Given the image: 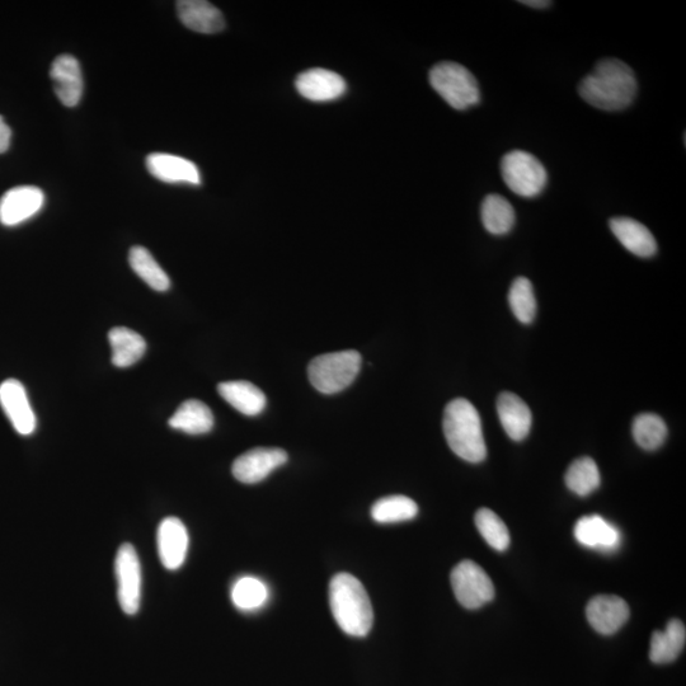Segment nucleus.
Returning a JSON list of instances; mask_svg holds the SVG:
<instances>
[{"label": "nucleus", "instance_id": "nucleus-1", "mask_svg": "<svg viewBox=\"0 0 686 686\" xmlns=\"http://www.w3.org/2000/svg\"><path fill=\"white\" fill-rule=\"evenodd\" d=\"M636 75L619 59H604L596 64L579 86L582 100L603 111H620L632 105L637 96Z\"/></svg>", "mask_w": 686, "mask_h": 686}, {"label": "nucleus", "instance_id": "nucleus-2", "mask_svg": "<svg viewBox=\"0 0 686 686\" xmlns=\"http://www.w3.org/2000/svg\"><path fill=\"white\" fill-rule=\"evenodd\" d=\"M330 605L341 631L365 637L373 627L374 612L365 587L350 573H338L330 584Z\"/></svg>", "mask_w": 686, "mask_h": 686}, {"label": "nucleus", "instance_id": "nucleus-3", "mask_svg": "<svg viewBox=\"0 0 686 686\" xmlns=\"http://www.w3.org/2000/svg\"><path fill=\"white\" fill-rule=\"evenodd\" d=\"M444 435L450 449L469 463H481L487 457L482 422L476 407L467 399L451 401L444 412Z\"/></svg>", "mask_w": 686, "mask_h": 686}, {"label": "nucleus", "instance_id": "nucleus-4", "mask_svg": "<svg viewBox=\"0 0 686 686\" xmlns=\"http://www.w3.org/2000/svg\"><path fill=\"white\" fill-rule=\"evenodd\" d=\"M361 355L355 350L330 352L310 361V384L323 394H336L350 387L360 373Z\"/></svg>", "mask_w": 686, "mask_h": 686}, {"label": "nucleus", "instance_id": "nucleus-5", "mask_svg": "<svg viewBox=\"0 0 686 686\" xmlns=\"http://www.w3.org/2000/svg\"><path fill=\"white\" fill-rule=\"evenodd\" d=\"M431 87L455 110H468L481 101L476 77L463 65L445 61L430 72Z\"/></svg>", "mask_w": 686, "mask_h": 686}, {"label": "nucleus", "instance_id": "nucleus-6", "mask_svg": "<svg viewBox=\"0 0 686 686\" xmlns=\"http://www.w3.org/2000/svg\"><path fill=\"white\" fill-rule=\"evenodd\" d=\"M502 178L514 194L533 199L545 189L547 169L538 158L524 150H512L501 161Z\"/></svg>", "mask_w": 686, "mask_h": 686}, {"label": "nucleus", "instance_id": "nucleus-7", "mask_svg": "<svg viewBox=\"0 0 686 686\" xmlns=\"http://www.w3.org/2000/svg\"><path fill=\"white\" fill-rule=\"evenodd\" d=\"M455 598L467 609H479L495 598V586L485 570L473 561L460 562L450 576Z\"/></svg>", "mask_w": 686, "mask_h": 686}, {"label": "nucleus", "instance_id": "nucleus-8", "mask_svg": "<svg viewBox=\"0 0 686 686\" xmlns=\"http://www.w3.org/2000/svg\"><path fill=\"white\" fill-rule=\"evenodd\" d=\"M115 571L121 609L126 614L134 615L139 612L142 599V566L133 545H121L116 556Z\"/></svg>", "mask_w": 686, "mask_h": 686}, {"label": "nucleus", "instance_id": "nucleus-9", "mask_svg": "<svg viewBox=\"0 0 686 686\" xmlns=\"http://www.w3.org/2000/svg\"><path fill=\"white\" fill-rule=\"evenodd\" d=\"M288 453L279 448H256L247 451L233 463V476L246 485H255L288 462Z\"/></svg>", "mask_w": 686, "mask_h": 686}, {"label": "nucleus", "instance_id": "nucleus-10", "mask_svg": "<svg viewBox=\"0 0 686 686\" xmlns=\"http://www.w3.org/2000/svg\"><path fill=\"white\" fill-rule=\"evenodd\" d=\"M45 204V194L39 187H13L0 199V223L16 227L35 216Z\"/></svg>", "mask_w": 686, "mask_h": 686}, {"label": "nucleus", "instance_id": "nucleus-11", "mask_svg": "<svg viewBox=\"0 0 686 686\" xmlns=\"http://www.w3.org/2000/svg\"><path fill=\"white\" fill-rule=\"evenodd\" d=\"M0 406L18 434L28 436L36 430L35 412L21 382L8 379L0 385Z\"/></svg>", "mask_w": 686, "mask_h": 686}, {"label": "nucleus", "instance_id": "nucleus-12", "mask_svg": "<svg viewBox=\"0 0 686 686\" xmlns=\"http://www.w3.org/2000/svg\"><path fill=\"white\" fill-rule=\"evenodd\" d=\"M631 610L622 598L614 595L595 596L586 608V617L596 632L610 636L628 622Z\"/></svg>", "mask_w": 686, "mask_h": 686}, {"label": "nucleus", "instance_id": "nucleus-13", "mask_svg": "<svg viewBox=\"0 0 686 686\" xmlns=\"http://www.w3.org/2000/svg\"><path fill=\"white\" fill-rule=\"evenodd\" d=\"M158 553L163 566L175 571L186 561L190 538L185 524L180 519L166 518L158 528Z\"/></svg>", "mask_w": 686, "mask_h": 686}, {"label": "nucleus", "instance_id": "nucleus-14", "mask_svg": "<svg viewBox=\"0 0 686 686\" xmlns=\"http://www.w3.org/2000/svg\"><path fill=\"white\" fill-rule=\"evenodd\" d=\"M56 96L67 107H75L82 100L84 82L81 64L72 55H60L50 69Z\"/></svg>", "mask_w": 686, "mask_h": 686}, {"label": "nucleus", "instance_id": "nucleus-15", "mask_svg": "<svg viewBox=\"0 0 686 686\" xmlns=\"http://www.w3.org/2000/svg\"><path fill=\"white\" fill-rule=\"evenodd\" d=\"M295 86L300 95L313 102L337 100L346 92V82L340 74L321 68L300 74Z\"/></svg>", "mask_w": 686, "mask_h": 686}, {"label": "nucleus", "instance_id": "nucleus-16", "mask_svg": "<svg viewBox=\"0 0 686 686\" xmlns=\"http://www.w3.org/2000/svg\"><path fill=\"white\" fill-rule=\"evenodd\" d=\"M573 534L577 542L586 548L601 552H614L622 543V534L613 524L599 515L584 516L575 525Z\"/></svg>", "mask_w": 686, "mask_h": 686}, {"label": "nucleus", "instance_id": "nucleus-17", "mask_svg": "<svg viewBox=\"0 0 686 686\" xmlns=\"http://www.w3.org/2000/svg\"><path fill=\"white\" fill-rule=\"evenodd\" d=\"M147 168L150 175L162 182L201 185V175L196 164L178 155L150 154L147 157Z\"/></svg>", "mask_w": 686, "mask_h": 686}, {"label": "nucleus", "instance_id": "nucleus-18", "mask_svg": "<svg viewBox=\"0 0 686 686\" xmlns=\"http://www.w3.org/2000/svg\"><path fill=\"white\" fill-rule=\"evenodd\" d=\"M176 6L181 22L192 31L213 35L225 28L222 12L205 0H181Z\"/></svg>", "mask_w": 686, "mask_h": 686}, {"label": "nucleus", "instance_id": "nucleus-19", "mask_svg": "<svg viewBox=\"0 0 686 686\" xmlns=\"http://www.w3.org/2000/svg\"><path fill=\"white\" fill-rule=\"evenodd\" d=\"M497 412L502 427L515 441H521L532 429V411L526 403L514 393L504 392L497 399Z\"/></svg>", "mask_w": 686, "mask_h": 686}, {"label": "nucleus", "instance_id": "nucleus-20", "mask_svg": "<svg viewBox=\"0 0 686 686\" xmlns=\"http://www.w3.org/2000/svg\"><path fill=\"white\" fill-rule=\"evenodd\" d=\"M610 229L618 241L638 257L648 258L657 252V243L650 229L632 218H613Z\"/></svg>", "mask_w": 686, "mask_h": 686}, {"label": "nucleus", "instance_id": "nucleus-21", "mask_svg": "<svg viewBox=\"0 0 686 686\" xmlns=\"http://www.w3.org/2000/svg\"><path fill=\"white\" fill-rule=\"evenodd\" d=\"M218 392L225 402L246 416L260 415L267 404L265 393L246 380L220 383Z\"/></svg>", "mask_w": 686, "mask_h": 686}, {"label": "nucleus", "instance_id": "nucleus-22", "mask_svg": "<svg viewBox=\"0 0 686 686\" xmlns=\"http://www.w3.org/2000/svg\"><path fill=\"white\" fill-rule=\"evenodd\" d=\"M686 642V629L683 622L671 619L665 631L653 632L650 659L655 664L664 665L675 661L683 652Z\"/></svg>", "mask_w": 686, "mask_h": 686}, {"label": "nucleus", "instance_id": "nucleus-23", "mask_svg": "<svg viewBox=\"0 0 686 686\" xmlns=\"http://www.w3.org/2000/svg\"><path fill=\"white\" fill-rule=\"evenodd\" d=\"M112 350V364L125 369L138 363L147 351V342L139 333L126 327L112 328L108 333Z\"/></svg>", "mask_w": 686, "mask_h": 686}, {"label": "nucleus", "instance_id": "nucleus-24", "mask_svg": "<svg viewBox=\"0 0 686 686\" xmlns=\"http://www.w3.org/2000/svg\"><path fill=\"white\" fill-rule=\"evenodd\" d=\"M168 424L189 435H204L213 430L214 416L204 402L189 399L178 407Z\"/></svg>", "mask_w": 686, "mask_h": 686}, {"label": "nucleus", "instance_id": "nucleus-25", "mask_svg": "<svg viewBox=\"0 0 686 686\" xmlns=\"http://www.w3.org/2000/svg\"><path fill=\"white\" fill-rule=\"evenodd\" d=\"M482 223L493 236H505L515 224V211L504 196L488 195L482 204Z\"/></svg>", "mask_w": 686, "mask_h": 686}, {"label": "nucleus", "instance_id": "nucleus-26", "mask_svg": "<svg viewBox=\"0 0 686 686\" xmlns=\"http://www.w3.org/2000/svg\"><path fill=\"white\" fill-rule=\"evenodd\" d=\"M129 262L135 274L155 291H167L171 280L147 248L136 246L130 249Z\"/></svg>", "mask_w": 686, "mask_h": 686}, {"label": "nucleus", "instance_id": "nucleus-27", "mask_svg": "<svg viewBox=\"0 0 686 686\" xmlns=\"http://www.w3.org/2000/svg\"><path fill=\"white\" fill-rule=\"evenodd\" d=\"M418 506L407 496H388L380 498L371 507V518L379 524H396L415 519Z\"/></svg>", "mask_w": 686, "mask_h": 686}, {"label": "nucleus", "instance_id": "nucleus-28", "mask_svg": "<svg viewBox=\"0 0 686 686\" xmlns=\"http://www.w3.org/2000/svg\"><path fill=\"white\" fill-rule=\"evenodd\" d=\"M565 479L567 487L582 497L598 490L601 482L598 465L591 458L575 460L568 468Z\"/></svg>", "mask_w": 686, "mask_h": 686}, {"label": "nucleus", "instance_id": "nucleus-29", "mask_svg": "<svg viewBox=\"0 0 686 686\" xmlns=\"http://www.w3.org/2000/svg\"><path fill=\"white\" fill-rule=\"evenodd\" d=\"M267 600H269V590H267L265 582L256 579V577H242L233 585V604L243 612H253V610L260 609Z\"/></svg>", "mask_w": 686, "mask_h": 686}, {"label": "nucleus", "instance_id": "nucleus-30", "mask_svg": "<svg viewBox=\"0 0 686 686\" xmlns=\"http://www.w3.org/2000/svg\"><path fill=\"white\" fill-rule=\"evenodd\" d=\"M633 438L642 449H659L667 438L664 420L653 413H642L633 422Z\"/></svg>", "mask_w": 686, "mask_h": 686}, {"label": "nucleus", "instance_id": "nucleus-31", "mask_svg": "<svg viewBox=\"0 0 686 686\" xmlns=\"http://www.w3.org/2000/svg\"><path fill=\"white\" fill-rule=\"evenodd\" d=\"M509 303L515 317L521 323L529 324L537 316V299L530 280L526 277H518L512 283L509 293Z\"/></svg>", "mask_w": 686, "mask_h": 686}, {"label": "nucleus", "instance_id": "nucleus-32", "mask_svg": "<svg viewBox=\"0 0 686 686\" xmlns=\"http://www.w3.org/2000/svg\"><path fill=\"white\" fill-rule=\"evenodd\" d=\"M476 526L483 539L498 552H504L510 545L509 529L495 512L481 509L476 514Z\"/></svg>", "mask_w": 686, "mask_h": 686}, {"label": "nucleus", "instance_id": "nucleus-33", "mask_svg": "<svg viewBox=\"0 0 686 686\" xmlns=\"http://www.w3.org/2000/svg\"><path fill=\"white\" fill-rule=\"evenodd\" d=\"M12 130L0 116V154L6 153L11 145Z\"/></svg>", "mask_w": 686, "mask_h": 686}, {"label": "nucleus", "instance_id": "nucleus-34", "mask_svg": "<svg viewBox=\"0 0 686 686\" xmlns=\"http://www.w3.org/2000/svg\"><path fill=\"white\" fill-rule=\"evenodd\" d=\"M520 3L532 8H547L552 4L548 0H521Z\"/></svg>", "mask_w": 686, "mask_h": 686}]
</instances>
